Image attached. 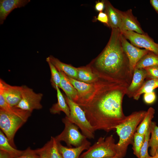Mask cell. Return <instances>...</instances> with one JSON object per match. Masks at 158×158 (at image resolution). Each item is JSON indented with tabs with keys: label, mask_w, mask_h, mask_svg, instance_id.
Here are the masks:
<instances>
[{
	"label": "cell",
	"mask_w": 158,
	"mask_h": 158,
	"mask_svg": "<svg viewBox=\"0 0 158 158\" xmlns=\"http://www.w3.org/2000/svg\"><path fill=\"white\" fill-rule=\"evenodd\" d=\"M151 137L149 142V146L151 147L150 153L152 156H155L158 148V126L154 122L150 124Z\"/></svg>",
	"instance_id": "27"
},
{
	"label": "cell",
	"mask_w": 158,
	"mask_h": 158,
	"mask_svg": "<svg viewBox=\"0 0 158 158\" xmlns=\"http://www.w3.org/2000/svg\"><path fill=\"white\" fill-rule=\"evenodd\" d=\"M150 3L158 13V0H150Z\"/></svg>",
	"instance_id": "39"
},
{
	"label": "cell",
	"mask_w": 158,
	"mask_h": 158,
	"mask_svg": "<svg viewBox=\"0 0 158 158\" xmlns=\"http://www.w3.org/2000/svg\"><path fill=\"white\" fill-rule=\"evenodd\" d=\"M55 89L57 92V102L53 104L50 109V112L52 114H59L61 111H63L66 116L69 118L70 116V110L65 97L58 87L56 86Z\"/></svg>",
	"instance_id": "20"
},
{
	"label": "cell",
	"mask_w": 158,
	"mask_h": 158,
	"mask_svg": "<svg viewBox=\"0 0 158 158\" xmlns=\"http://www.w3.org/2000/svg\"><path fill=\"white\" fill-rule=\"evenodd\" d=\"M59 150L63 158H79L82 152L87 150L90 146L91 142L86 139L80 146L74 147H66L58 142Z\"/></svg>",
	"instance_id": "17"
},
{
	"label": "cell",
	"mask_w": 158,
	"mask_h": 158,
	"mask_svg": "<svg viewBox=\"0 0 158 158\" xmlns=\"http://www.w3.org/2000/svg\"><path fill=\"white\" fill-rule=\"evenodd\" d=\"M133 139V153L138 158H140L141 149L145 140V135H140L136 132L134 135Z\"/></svg>",
	"instance_id": "29"
},
{
	"label": "cell",
	"mask_w": 158,
	"mask_h": 158,
	"mask_svg": "<svg viewBox=\"0 0 158 158\" xmlns=\"http://www.w3.org/2000/svg\"><path fill=\"white\" fill-rule=\"evenodd\" d=\"M64 97L70 110V116L68 117L69 120L80 129L87 138L94 139L95 131L87 119L83 110L66 95Z\"/></svg>",
	"instance_id": "6"
},
{
	"label": "cell",
	"mask_w": 158,
	"mask_h": 158,
	"mask_svg": "<svg viewBox=\"0 0 158 158\" xmlns=\"http://www.w3.org/2000/svg\"><path fill=\"white\" fill-rule=\"evenodd\" d=\"M146 112L143 110L133 112L116 127L115 130L119 137V141L116 145V150L120 158L125 156L128 146L132 143L138 125L143 120Z\"/></svg>",
	"instance_id": "3"
},
{
	"label": "cell",
	"mask_w": 158,
	"mask_h": 158,
	"mask_svg": "<svg viewBox=\"0 0 158 158\" xmlns=\"http://www.w3.org/2000/svg\"><path fill=\"white\" fill-rule=\"evenodd\" d=\"M64 128L61 133L55 138L58 142H65L68 147L81 145L87 138L80 133L78 127L72 123L66 116L62 119Z\"/></svg>",
	"instance_id": "8"
},
{
	"label": "cell",
	"mask_w": 158,
	"mask_h": 158,
	"mask_svg": "<svg viewBox=\"0 0 158 158\" xmlns=\"http://www.w3.org/2000/svg\"><path fill=\"white\" fill-rule=\"evenodd\" d=\"M59 72L61 77L60 88L63 90L66 96L76 102L78 97V91L69 80L66 75L62 72Z\"/></svg>",
	"instance_id": "21"
},
{
	"label": "cell",
	"mask_w": 158,
	"mask_h": 158,
	"mask_svg": "<svg viewBox=\"0 0 158 158\" xmlns=\"http://www.w3.org/2000/svg\"><path fill=\"white\" fill-rule=\"evenodd\" d=\"M50 69L51 74L50 82L53 87L56 89V86L60 87L61 77L59 72L50 61L49 57L46 59Z\"/></svg>",
	"instance_id": "28"
},
{
	"label": "cell",
	"mask_w": 158,
	"mask_h": 158,
	"mask_svg": "<svg viewBox=\"0 0 158 158\" xmlns=\"http://www.w3.org/2000/svg\"><path fill=\"white\" fill-rule=\"evenodd\" d=\"M39 151L40 148L32 150L28 147L24 150L22 154L16 158H40Z\"/></svg>",
	"instance_id": "32"
},
{
	"label": "cell",
	"mask_w": 158,
	"mask_h": 158,
	"mask_svg": "<svg viewBox=\"0 0 158 158\" xmlns=\"http://www.w3.org/2000/svg\"><path fill=\"white\" fill-rule=\"evenodd\" d=\"M30 0H0V24L2 25L9 14L15 8L24 6Z\"/></svg>",
	"instance_id": "14"
},
{
	"label": "cell",
	"mask_w": 158,
	"mask_h": 158,
	"mask_svg": "<svg viewBox=\"0 0 158 158\" xmlns=\"http://www.w3.org/2000/svg\"><path fill=\"white\" fill-rule=\"evenodd\" d=\"M147 158H158V155L156 154V155L154 156L150 157Z\"/></svg>",
	"instance_id": "40"
},
{
	"label": "cell",
	"mask_w": 158,
	"mask_h": 158,
	"mask_svg": "<svg viewBox=\"0 0 158 158\" xmlns=\"http://www.w3.org/2000/svg\"><path fill=\"white\" fill-rule=\"evenodd\" d=\"M50 61L59 71L63 72L67 76L75 79H78V68L70 64L61 61L52 55L49 57Z\"/></svg>",
	"instance_id": "19"
},
{
	"label": "cell",
	"mask_w": 158,
	"mask_h": 158,
	"mask_svg": "<svg viewBox=\"0 0 158 158\" xmlns=\"http://www.w3.org/2000/svg\"><path fill=\"white\" fill-rule=\"evenodd\" d=\"M112 135L100 137L79 158H109L117 154L116 144Z\"/></svg>",
	"instance_id": "5"
},
{
	"label": "cell",
	"mask_w": 158,
	"mask_h": 158,
	"mask_svg": "<svg viewBox=\"0 0 158 158\" xmlns=\"http://www.w3.org/2000/svg\"><path fill=\"white\" fill-rule=\"evenodd\" d=\"M147 78V73L144 68H135L131 82L127 88L126 95L129 97H133L135 93L142 86Z\"/></svg>",
	"instance_id": "15"
},
{
	"label": "cell",
	"mask_w": 158,
	"mask_h": 158,
	"mask_svg": "<svg viewBox=\"0 0 158 158\" xmlns=\"http://www.w3.org/2000/svg\"><path fill=\"white\" fill-rule=\"evenodd\" d=\"M111 29L105 47L89 64L99 74L125 81L129 85L132 78L130 73L128 60L122 45V33L119 29Z\"/></svg>",
	"instance_id": "2"
},
{
	"label": "cell",
	"mask_w": 158,
	"mask_h": 158,
	"mask_svg": "<svg viewBox=\"0 0 158 158\" xmlns=\"http://www.w3.org/2000/svg\"><path fill=\"white\" fill-rule=\"evenodd\" d=\"M52 137V144L50 153V158H63L58 147L57 142L55 137Z\"/></svg>",
	"instance_id": "33"
},
{
	"label": "cell",
	"mask_w": 158,
	"mask_h": 158,
	"mask_svg": "<svg viewBox=\"0 0 158 158\" xmlns=\"http://www.w3.org/2000/svg\"><path fill=\"white\" fill-rule=\"evenodd\" d=\"M27 120L0 109V128L8 139L11 144L15 146L14 143L15 135Z\"/></svg>",
	"instance_id": "7"
},
{
	"label": "cell",
	"mask_w": 158,
	"mask_h": 158,
	"mask_svg": "<svg viewBox=\"0 0 158 158\" xmlns=\"http://www.w3.org/2000/svg\"><path fill=\"white\" fill-rule=\"evenodd\" d=\"M157 154L158 155V148L157 151Z\"/></svg>",
	"instance_id": "42"
},
{
	"label": "cell",
	"mask_w": 158,
	"mask_h": 158,
	"mask_svg": "<svg viewBox=\"0 0 158 158\" xmlns=\"http://www.w3.org/2000/svg\"><path fill=\"white\" fill-rule=\"evenodd\" d=\"M52 137L42 148H40V158H50V153L52 144Z\"/></svg>",
	"instance_id": "31"
},
{
	"label": "cell",
	"mask_w": 158,
	"mask_h": 158,
	"mask_svg": "<svg viewBox=\"0 0 158 158\" xmlns=\"http://www.w3.org/2000/svg\"><path fill=\"white\" fill-rule=\"evenodd\" d=\"M22 99L16 107L32 112L35 109H42L41 103L43 95L36 93L33 89L27 86L22 85Z\"/></svg>",
	"instance_id": "9"
},
{
	"label": "cell",
	"mask_w": 158,
	"mask_h": 158,
	"mask_svg": "<svg viewBox=\"0 0 158 158\" xmlns=\"http://www.w3.org/2000/svg\"><path fill=\"white\" fill-rule=\"evenodd\" d=\"M153 66L158 67V55L149 51L138 61L135 68L142 69Z\"/></svg>",
	"instance_id": "23"
},
{
	"label": "cell",
	"mask_w": 158,
	"mask_h": 158,
	"mask_svg": "<svg viewBox=\"0 0 158 158\" xmlns=\"http://www.w3.org/2000/svg\"><path fill=\"white\" fill-rule=\"evenodd\" d=\"M126 39L134 46L145 49L158 55V44L155 42L147 34H140L132 31H125L121 32Z\"/></svg>",
	"instance_id": "10"
},
{
	"label": "cell",
	"mask_w": 158,
	"mask_h": 158,
	"mask_svg": "<svg viewBox=\"0 0 158 158\" xmlns=\"http://www.w3.org/2000/svg\"><path fill=\"white\" fill-rule=\"evenodd\" d=\"M120 158L118 156V155L117 154H116V155L115 156L113 157H110V158Z\"/></svg>",
	"instance_id": "41"
},
{
	"label": "cell",
	"mask_w": 158,
	"mask_h": 158,
	"mask_svg": "<svg viewBox=\"0 0 158 158\" xmlns=\"http://www.w3.org/2000/svg\"><path fill=\"white\" fill-rule=\"evenodd\" d=\"M121 42L123 49L129 61L130 73L133 77L136 64L140 59L150 51L138 48L130 43L122 33Z\"/></svg>",
	"instance_id": "11"
},
{
	"label": "cell",
	"mask_w": 158,
	"mask_h": 158,
	"mask_svg": "<svg viewBox=\"0 0 158 158\" xmlns=\"http://www.w3.org/2000/svg\"><path fill=\"white\" fill-rule=\"evenodd\" d=\"M119 12L121 19V26L119 30L121 32L129 30L140 34L145 33L136 18L133 14L131 9L125 11L119 10Z\"/></svg>",
	"instance_id": "13"
},
{
	"label": "cell",
	"mask_w": 158,
	"mask_h": 158,
	"mask_svg": "<svg viewBox=\"0 0 158 158\" xmlns=\"http://www.w3.org/2000/svg\"><path fill=\"white\" fill-rule=\"evenodd\" d=\"M0 109L9 113L16 115L26 120L31 116L32 112L12 107L5 101L3 96L0 94Z\"/></svg>",
	"instance_id": "22"
},
{
	"label": "cell",
	"mask_w": 158,
	"mask_h": 158,
	"mask_svg": "<svg viewBox=\"0 0 158 158\" xmlns=\"http://www.w3.org/2000/svg\"><path fill=\"white\" fill-rule=\"evenodd\" d=\"M156 96L154 91L144 94L143 99L144 102L147 104L153 103L156 100Z\"/></svg>",
	"instance_id": "35"
},
{
	"label": "cell",
	"mask_w": 158,
	"mask_h": 158,
	"mask_svg": "<svg viewBox=\"0 0 158 158\" xmlns=\"http://www.w3.org/2000/svg\"><path fill=\"white\" fill-rule=\"evenodd\" d=\"M154 113L155 110L153 108L150 107L148 109L144 118L137 128V133L141 135H145L150 127Z\"/></svg>",
	"instance_id": "26"
},
{
	"label": "cell",
	"mask_w": 158,
	"mask_h": 158,
	"mask_svg": "<svg viewBox=\"0 0 158 158\" xmlns=\"http://www.w3.org/2000/svg\"><path fill=\"white\" fill-rule=\"evenodd\" d=\"M104 8L105 5L104 0L96 2L95 6V9L96 11L99 12H102Z\"/></svg>",
	"instance_id": "37"
},
{
	"label": "cell",
	"mask_w": 158,
	"mask_h": 158,
	"mask_svg": "<svg viewBox=\"0 0 158 158\" xmlns=\"http://www.w3.org/2000/svg\"><path fill=\"white\" fill-rule=\"evenodd\" d=\"M129 84L125 81L115 80L99 91L86 104L80 107L95 131L108 132L116 130L126 116L122 102Z\"/></svg>",
	"instance_id": "1"
},
{
	"label": "cell",
	"mask_w": 158,
	"mask_h": 158,
	"mask_svg": "<svg viewBox=\"0 0 158 158\" xmlns=\"http://www.w3.org/2000/svg\"><path fill=\"white\" fill-rule=\"evenodd\" d=\"M0 150L8 152L14 158L20 156L24 151L17 150L13 147L1 130H0Z\"/></svg>",
	"instance_id": "24"
},
{
	"label": "cell",
	"mask_w": 158,
	"mask_h": 158,
	"mask_svg": "<svg viewBox=\"0 0 158 158\" xmlns=\"http://www.w3.org/2000/svg\"><path fill=\"white\" fill-rule=\"evenodd\" d=\"M105 13L107 16L109 27L120 29L121 19L119 10L115 8L108 0H104Z\"/></svg>",
	"instance_id": "18"
},
{
	"label": "cell",
	"mask_w": 158,
	"mask_h": 158,
	"mask_svg": "<svg viewBox=\"0 0 158 158\" xmlns=\"http://www.w3.org/2000/svg\"><path fill=\"white\" fill-rule=\"evenodd\" d=\"M141 87L135 93L133 96V99L136 100L139 99L142 94L154 91L158 87V78H147Z\"/></svg>",
	"instance_id": "25"
},
{
	"label": "cell",
	"mask_w": 158,
	"mask_h": 158,
	"mask_svg": "<svg viewBox=\"0 0 158 158\" xmlns=\"http://www.w3.org/2000/svg\"><path fill=\"white\" fill-rule=\"evenodd\" d=\"M147 74V78H158V67L153 66L144 68Z\"/></svg>",
	"instance_id": "34"
},
{
	"label": "cell",
	"mask_w": 158,
	"mask_h": 158,
	"mask_svg": "<svg viewBox=\"0 0 158 158\" xmlns=\"http://www.w3.org/2000/svg\"><path fill=\"white\" fill-rule=\"evenodd\" d=\"M67 77L78 91V99L75 103L80 107L86 104L99 90L113 80L117 79L104 76L95 83L88 84L68 76Z\"/></svg>",
	"instance_id": "4"
},
{
	"label": "cell",
	"mask_w": 158,
	"mask_h": 158,
	"mask_svg": "<svg viewBox=\"0 0 158 158\" xmlns=\"http://www.w3.org/2000/svg\"><path fill=\"white\" fill-rule=\"evenodd\" d=\"M77 80L85 83H95L104 76L95 71L89 64L86 66L77 68Z\"/></svg>",
	"instance_id": "16"
},
{
	"label": "cell",
	"mask_w": 158,
	"mask_h": 158,
	"mask_svg": "<svg viewBox=\"0 0 158 158\" xmlns=\"http://www.w3.org/2000/svg\"><path fill=\"white\" fill-rule=\"evenodd\" d=\"M96 19L97 20L109 27L108 17L105 13L102 12H99Z\"/></svg>",
	"instance_id": "36"
},
{
	"label": "cell",
	"mask_w": 158,
	"mask_h": 158,
	"mask_svg": "<svg viewBox=\"0 0 158 158\" xmlns=\"http://www.w3.org/2000/svg\"><path fill=\"white\" fill-rule=\"evenodd\" d=\"M22 86L11 85L0 79V94L11 106L16 107L18 104L22 99Z\"/></svg>",
	"instance_id": "12"
},
{
	"label": "cell",
	"mask_w": 158,
	"mask_h": 158,
	"mask_svg": "<svg viewBox=\"0 0 158 158\" xmlns=\"http://www.w3.org/2000/svg\"><path fill=\"white\" fill-rule=\"evenodd\" d=\"M151 134L150 125L145 135V140L141 149L140 158H147L150 157L148 153L149 142Z\"/></svg>",
	"instance_id": "30"
},
{
	"label": "cell",
	"mask_w": 158,
	"mask_h": 158,
	"mask_svg": "<svg viewBox=\"0 0 158 158\" xmlns=\"http://www.w3.org/2000/svg\"><path fill=\"white\" fill-rule=\"evenodd\" d=\"M0 158H14L8 152L0 150Z\"/></svg>",
	"instance_id": "38"
}]
</instances>
